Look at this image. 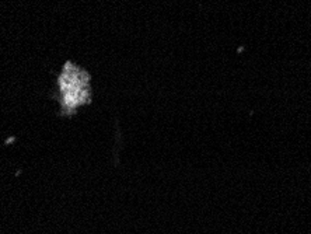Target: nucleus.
Listing matches in <instances>:
<instances>
[{"label":"nucleus","instance_id":"1","mask_svg":"<svg viewBox=\"0 0 311 234\" xmlns=\"http://www.w3.org/2000/svg\"><path fill=\"white\" fill-rule=\"evenodd\" d=\"M92 91L90 77L79 67L65 66L58 80L56 102L60 115L74 117L81 108L91 102Z\"/></svg>","mask_w":311,"mask_h":234}]
</instances>
